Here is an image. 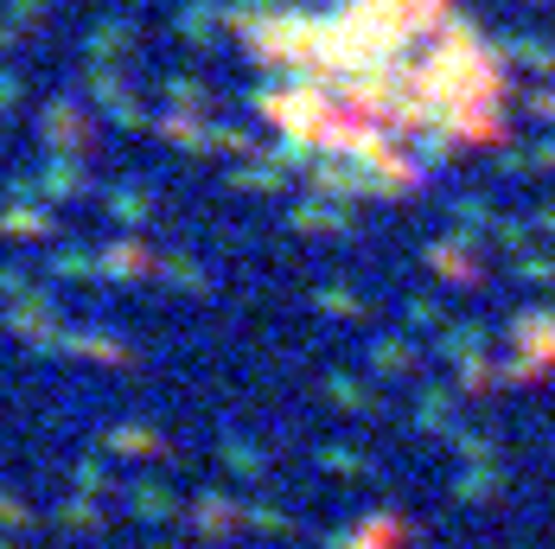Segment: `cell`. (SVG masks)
Instances as JSON below:
<instances>
[{
    "mask_svg": "<svg viewBox=\"0 0 555 549\" xmlns=\"http://www.w3.org/2000/svg\"><path fill=\"white\" fill-rule=\"evenodd\" d=\"M275 154L326 199H409L504 128L511 71L460 0H249Z\"/></svg>",
    "mask_w": 555,
    "mask_h": 549,
    "instance_id": "obj_1",
    "label": "cell"
}]
</instances>
